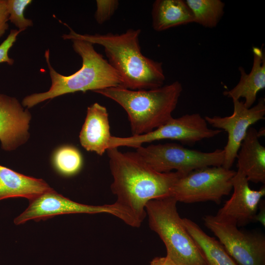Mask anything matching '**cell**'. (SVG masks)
Instances as JSON below:
<instances>
[{
  "label": "cell",
  "instance_id": "obj_25",
  "mask_svg": "<svg viewBox=\"0 0 265 265\" xmlns=\"http://www.w3.org/2000/svg\"><path fill=\"white\" fill-rule=\"evenodd\" d=\"M9 14L7 9L6 0H0V37L8 28Z\"/></svg>",
  "mask_w": 265,
  "mask_h": 265
},
{
  "label": "cell",
  "instance_id": "obj_8",
  "mask_svg": "<svg viewBox=\"0 0 265 265\" xmlns=\"http://www.w3.org/2000/svg\"><path fill=\"white\" fill-rule=\"evenodd\" d=\"M236 171L221 166H208L182 175L175 184L171 196L177 202L194 203L212 201L219 204L233 189Z\"/></svg>",
  "mask_w": 265,
  "mask_h": 265
},
{
  "label": "cell",
  "instance_id": "obj_9",
  "mask_svg": "<svg viewBox=\"0 0 265 265\" xmlns=\"http://www.w3.org/2000/svg\"><path fill=\"white\" fill-rule=\"evenodd\" d=\"M222 132L209 128L205 118L199 113L186 114L177 118L173 117L164 125L144 134L125 137L111 136L109 148L121 146L136 148L143 143L162 139L177 140L192 145L202 140L215 137Z\"/></svg>",
  "mask_w": 265,
  "mask_h": 265
},
{
  "label": "cell",
  "instance_id": "obj_22",
  "mask_svg": "<svg viewBox=\"0 0 265 265\" xmlns=\"http://www.w3.org/2000/svg\"><path fill=\"white\" fill-rule=\"evenodd\" d=\"M31 2V0H6L9 20L19 30L23 31L33 25L32 21L24 16L25 10Z\"/></svg>",
  "mask_w": 265,
  "mask_h": 265
},
{
  "label": "cell",
  "instance_id": "obj_23",
  "mask_svg": "<svg viewBox=\"0 0 265 265\" xmlns=\"http://www.w3.org/2000/svg\"><path fill=\"white\" fill-rule=\"evenodd\" d=\"M95 19L99 24L108 21L118 9L119 2L117 0H97Z\"/></svg>",
  "mask_w": 265,
  "mask_h": 265
},
{
  "label": "cell",
  "instance_id": "obj_6",
  "mask_svg": "<svg viewBox=\"0 0 265 265\" xmlns=\"http://www.w3.org/2000/svg\"><path fill=\"white\" fill-rule=\"evenodd\" d=\"M135 153L145 163L160 173L175 170L186 174L203 167L222 166L224 159L222 149L203 152L174 143L142 145L136 148Z\"/></svg>",
  "mask_w": 265,
  "mask_h": 265
},
{
  "label": "cell",
  "instance_id": "obj_7",
  "mask_svg": "<svg viewBox=\"0 0 265 265\" xmlns=\"http://www.w3.org/2000/svg\"><path fill=\"white\" fill-rule=\"evenodd\" d=\"M99 213L112 214L132 227H138L132 214L116 202L99 206L83 204L71 200L53 189L30 200L27 208L15 218L14 223L20 225L31 220L38 221L63 214Z\"/></svg>",
  "mask_w": 265,
  "mask_h": 265
},
{
  "label": "cell",
  "instance_id": "obj_26",
  "mask_svg": "<svg viewBox=\"0 0 265 265\" xmlns=\"http://www.w3.org/2000/svg\"><path fill=\"white\" fill-rule=\"evenodd\" d=\"M150 265H176L166 256L165 257H158L152 260Z\"/></svg>",
  "mask_w": 265,
  "mask_h": 265
},
{
  "label": "cell",
  "instance_id": "obj_4",
  "mask_svg": "<svg viewBox=\"0 0 265 265\" xmlns=\"http://www.w3.org/2000/svg\"><path fill=\"white\" fill-rule=\"evenodd\" d=\"M183 90L178 81L151 89L131 90L112 87L94 92L110 99L126 111L132 136L149 133L173 118Z\"/></svg>",
  "mask_w": 265,
  "mask_h": 265
},
{
  "label": "cell",
  "instance_id": "obj_19",
  "mask_svg": "<svg viewBox=\"0 0 265 265\" xmlns=\"http://www.w3.org/2000/svg\"><path fill=\"white\" fill-rule=\"evenodd\" d=\"M182 222L209 265H238L219 240L207 235L195 222L187 218H182Z\"/></svg>",
  "mask_w": 265,
  "mask_h": 265
},
{
  "label": "cell",
  "instance_id": "obj_1",
  "mask_svg": "<svg viewBox=\"0 0 265 265\" xmlns=\"http://www.w3.org/2000/svg\"><path fill=\"white\" fill-rule=\"evenodd\" d=\"M106 152L113 179L110 187L117 197L115 202L128 210L141 225L146 216L147 203L171 196L175 184L184 174L158 172L135 152L123 153L116 147L110 148Z\"/></svg>",
  "mask_w": 265,
  "mask_h": 265
},
{
  "label": "cell",
  "instance_id": "obj_12",
  "mask_svg": "<svg viewBox=\"0 0 265 265\" xmlns=\"http://www.w3.org/2000/svg\"><path fill=\"white\" fill-rule=\"evenodd\" d=\"M233 193L215 216L238 227L244 226L255 220L262 198L265 186L259 190L252 189L244 174L238 170L233 180Z\"/></svg>",
  "mask_w": 265,
  "mask_h": 265
},
{
  "label": "cell",
  "instance_id": "obj_14",
  "mask_svg": "<svg viewBox=\"0 0 265 265\" xmlns=\"http://www.w3.org/2000/svg\"><path fill=\"white\" fill-rule=\"evenodd\" d=\"M111 135L108 114L106 107L95 103L87 108L80 134L81 146L88 151L102 156L109 148Z\"/></svg>",
  "mask_w": 265,
  "mask_h": 265
},
{
  "label": "cell",
  "instance_id": "obj_20",
  "mask_svg": "<svg viewBox=\"0 0 265 265\" xmlns=\"http://www.w3.org/2000/svg\"><path fill=\"white\" fill-rule=\"evenodd\" d=\"M194 23L207 27H215L224 15L225 3L220 0H186Z\"/></svg>",
  "mask_w": 265,
  "mask_h": 265
},
{
  "label": "cell",
  "instance_id": "obj_24",
  "mask_svg": "<svg viewBox=\"0 0 265 265\" xmlns=\"http://www.w3.org/2000/svg\"><path fill=\"white\" fill-rule=\"evenodd\" d=\"M19 29H12L5 40L0 45V63L5 62L12 65L14 60L8 55V51L15 42L17 37L22 32Z\"/></svg>",
  "mask_w": 265,
  "mask_h": 265
},
{
  "label": "cell",
  "instance_id": "obj_13",
  "mask_svg": "<svg viewBox=\"0 0 265 265\" xmlns=\"http://www.w3.org/2000/svg\"><path fill=\"white\" fill-rule=\"evenodd\" d=\"M31 115L15 98L0 94V141L2 148L14 150L25 142Z\"/></svg>",
  "mask_w": 265,
  "mask_h": 265
},
{
  "label": "cell",
  "instance_id": "obj_17",
  "mask_svg": "<svg viewBox=\"0 0 265 265\" xmlns=\"http://www.w3.org/2000/svg\"><path fill=\"white\" fill-rule=\"evenodd\" d=\"M52 189L42 179L24 175L0 165V201L14 197L30 201Z\"/></svg>",
  "mask_w": 265,
  "mask_h": 265
},
{
  "label": "cell",
  "instance_id": "obj_18",
  "mask_svg": "<svg viewBox=\"0 0 265 265\" xmlns=\"http://www.w3.org/2000/svg\"><path fill=\"white\" fill-rule=\"evenodd\" d=\"M151 15L152 27L156 31L194 23L192 12L184 0H156Z\"/></svg>",
  "mask_w": 265,
  "mask_h": 265
},
{
  "label": "cell",
  "instance_id": "obj_11",
  "mask_svg": "<svg viewBox=\"0 0 265 265\" xmlns=\"http://www.w3.org/2000/svg\"><path fill=\"white\" fill-rule=\"evenodd\" d=\"M233 102L234 111L232 115L205 117L208 124L216 129L224 130L228 134L227 142L223 149L224 159L222 165L227 169L232 166L248 129L257 122L264 119L265 115V100L263 98L250 108L246 107L239 100H233Z\"/></svg>",
  "mask_w": 265,
  "mask_h": 265
},
{
  "label": "cell",
  "instance_id": "obj_10",
  "mask_svg": "<svg viewBox=\"0 0 265 265\" xmlns=\"http://www.w3.org/2000/svg\"><path fill=\"white\" fill-rule=\"evenodd\" d=\"M203 221L238 265H265V237L263 234L240 230L236 224L215 215H206Z\"/></svg>",
  "mask_w": 265,
  "mask_h": 265
},
{
  "label": "cell",
  "instance_id": "obj_15",
  "mask_svg": "<svg viewBox=\"0 0 265 265\" xmlns=\"http://www.w3.org/2000/svg\"><path fill=\"white\" fill-rule=\"evenodd\" d=\"M253 66L247 74L240 67V77L238 84L232 89L223 92V95L232 100L244 98L243 102L247 108L252 107L256 101L258 93L265 88V53L263 47H253Z\"/></svg>",
  "mask_w": 265,
  "mask_h": 265
},
{
  "label": "cell",
  "instance_id": "obj_5",
  "mask_svg": "<svg viewBox=\"0 0 265 265\" xmlns=\"http://www.w3.org/2000/svg\"><path fill=\"white\" fill-rule=\"evenodd\" d=\"M172 196L149 201L145 207L150 228L164 243L166 256L176 265H209L183 224Z\"/></svg>",
  "mask_w": 265,
  "mask_h": 265
},
{
  "label": "cell",
  "instance_id": "obj_27",
  "mask_svg": "<svg viewBox=\"0 0 265 265\" xmlns=\"http://www.w3.org/2000/svg\"><path fill=\"white\" fill-rule=\"evenodd\" d=\"M265 208H262L260 212L257 213L255 220L258 221L265 226Z\"/></svg>",
  "mask_w": 265,
  "mask_h": 265
},
{
  "label": "cell",
  "instance_id": "obj_21",
  "mask_svg": "<svg viewBox=\"0 0 265 265\" xmlns=\"http://www.w3.org/2000/svg\"><path fill=\"white\" fill-rule=\"evenodd\" d=\"M53 162L59 172L65 176H71L80 170L82 159L80 151L75 147L64 146L55 153Z\"/></svg>",
  "mask_w": 265,
  "mask_h": 265
},
{
  "label": "cell",
  "instance_id": "obj_3",
  "mask_svg": "<svg viewBox=\"0 0 265 265\" xmlns=\"http://www.w3.org/2000/svg\"><path fill=\"white\" fill-rule=\"evenodd\" d=\"M73 48L82 59V66L69 76L57 72L50 62L49 50L45 53L52 80L50 89L26 97L23 106L30 108L48 99L78 91L97 90L112 87H123L122 80L107 60L94 49L93 44L83 40L73 39Z\"/></svg>",
  "mask_w": 265,
  "mask_h": 265
},
{
  "label": "cell",
  "instance_id": "obj_2",
  "mask_svg": "<svg viewBox=\"0 0 265 265\" xmlns=\"http://www.w3.org/2000/svg\"><path fill=\"white\" fill-rule=\"evenodd\" d=\"M70 29L64 39H78L102 46L107 61L120 77L123 87L147 90L163 85L165 77L160 62L143 54L139 42L141 29L130 28L121 34H80Z\"/></svg>",
  "mask_w": 265,
  "mask_h": 265
},
{
  "label": "cell",
  "instance_id": "obj_16",
  "mask_svg": "<svg viewBox=\"0 0 265 265\" xmlns=\"http://www.w3.org/2000/svg\"><path fill=\"white\" fill-rule=\"evenodd\" d=\"M259 137L257 130L250 127L237 154V167L249 182L265 184V147Z\"/></svg>",
  "mask_w": 265,
  "mask_h": 265
}]
</instances>
